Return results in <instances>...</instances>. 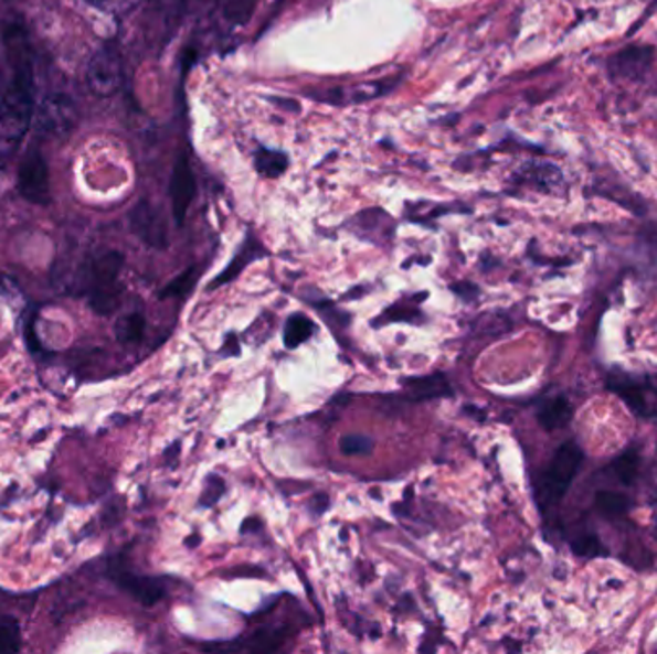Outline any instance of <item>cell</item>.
I'll use <instances>...</instances> for the list:
<instances>
[{"mask_svg": "<svg viewBox=\"0 0 657 654\" xmlns=\"http://www.w3.org/2000/svg\"><path fill=\"white\" fill-rule=\"evenodd\" d=\"M651 56L650 46H628L610 60V69L615 77H638L650 67Z\"/></svg>", "mask_w": 657, "mask_h": 654, "instance_id": "8fae6325", "label": "cell"}, {"mask_svg": "<svg viewBox=\"0 0 657 654\" xmlns=\"http://www.w3.org/2000/svg\"><path fill=\"white\" fill-rule=\"evenodd\" d=\"M197 282H199V269L189 267L187 271L181 272L179 277L166 285V288L160 292V298L162 300H166V298H186V296L191 294L192 288L197 287Z\"/></svg>", "mask_w": 657, "mask_h": 654, "instance_id": "e0dca14e", "label": "cell"}, {"mask_svg": "<svg viewBox=\"0 0 657 654\" xmlns=\"http://www.w3.org/2000/svg\"><path fill=\"white\" fill-rule=\"evenodd\" d=\"M254 165L259 175L267 179H277L282 176L288 168V156L279 150H269V148H259L254 154Z\"/></svg>", "mask_w": 657, "mask_h": 654, "instance_id": "9a60e30c", "label": "cell"}, {"mask_svg": "<svg viewBox=\"0 0 657 654\" xmlns=\"http://www.w3.org/2000/svg\"><path fill=\"white\" fill-rule=\"evenodd\" d=\"M131 228L142 243L152 246L156 250H163L168 246V227L162 214L150 202L141 200L131 212Z\"/></svg>", "mask_w": 657, "mask_h": 654, "instance_id": "9c48e42d", "label": "cell"}, {"mask_svg": "<svg viewBox=\"0 0 657 654\" xmlns=\"http://www.w3.org/2000/svg\"><path fill=\"white\" fill-rule=\"evenodd\" d=\"M596 507L607 516L625 515L630 507V500L623 493L598 492L596 493Z\"/></svg>", "mask_w": 657, "mask_h": 654, "instance_id": "44dd1931", "label": "cell"}, {"mask_svg": "<svg viewBox=\"0 0 657 654\" xmlns=\"http://www.w3.org/2000/svg\"><path fill=\"white\" fill-rule=\"evenodd\" d=\"M256 2L258 0H227V4H225V18L231 23L243 25V23L251 20L252 12L256 8Z\"/></svg>", "mask_w": 657, "mask_h": 654, "instance_id": "603a6c76", "label": "cell"}, {"mask_svg": "<svg viewBox=\"0 0 657 654\" xmlns=\"http://www.w3.org/2000/svg\"><path fill=\"white\" fill-rule=\"evenodd\" d=\"M110 578L118 583V588L127 591L129 596L137 599L145 607L160 603L166 597V586H163L162 580L152 578V576H139V573L121 567L119 562H112Z\"/></svg>", "mask_w": 657, "mask_h": 654, "instance_id": "ba28073f", "label": "cell"}, {"mask_svg": "<svg viewBox=\"0 0 657 654\" xmlns=\"http://www.w3.org/2000/svg\"><path fill=\"white\" fill-rule=\"evenodd\" d=\"M87 83L96 96H112L121 85V58L116 46H103L91 58Z\"/></svg>", "mask_w": 657, "mask_h": 654, "instance_id": "5b68a950", "label": "cell"}, {"mask_svg": "<svg viewBox=\"0 0 657 654\" xmlns=\"http://www.w3.org/2000/svg\"><path fill=\"white\" fill-rule=\"evenodd\" d=\"M452 290H454L456 294L462 296V298H473V296H477V288L473 287V285H454Z\"/></svg>", "mask_w": 657, "mask_h": 654, "instance_id": "4316f807", "label": "cell"}, {"mask_svg": "<svg viewBox=\"0 0 657 654\" xmlns=\"http://www.w3.org/2000/svg\"><path fill=\"white\" fill-rule=\"evenodd\" d=\"M612 390L640 417H657V390L654 386L636 380H615Z\"/></svg>", "mask_w": 657, "mask_h": 654, "instance_id": "30bf717a", "label": "cell"}, {"mask_svg": "<svg viewBox=\"0 0 657 654\" xmlns=\"http://www.w3.org/2000/svg\"><path fill=\"white\" fill-rule=\"evenodd\" d=\"M18 192L28 202L38 204V206H46L51 202L49 165H46L45 156L41 154V150L38 148H30L20 162Z\"/></svg>", "mask_w": 657, "mask_h": 654, "instance_id": "277c9868", "label": "cell"}, {"mask_svg": "<svg viewBox=\"0 0 657 654\" xmlns=\"http://www.w3.org/2000/svg\"><path fill=\"white\" fill-rule=\"evenodd\" d=\"M254 250H256V248H254V243L244 244L243 248H241V251L236 254L235 259L231 261L230 267H227V269H225V271H223L222 275H220V277H218V279H215L212 285H210V288L214 290V288L222 287V285H225V282H230V280L239 277L244 267H246V264H251L252 259L256 258V251Z\"/></svg>", "mask_w": 657, "mask_h": 654, "instance_id": "ac0fdd59", "label": "cell"}, {"mask_svg": "<svg viewBox=\"0 0 657 654\" xmlns=\"http://www.w3.org/2000/svg\"><path fill=\"white\" fill-rule=\"evenodd\" d=\"M22 648V632L18 620L0 617V653H18Z\"/></svg>", "mask_w": 657, "mask_h": 654, "instance_id": "d6986e66", "label": "cell"}, {"mask_svg": "<svg viewBox=\"0 0 657 654\" xmlns=\"http://www.w3.org/2000/svg\"><path fill=\"white\" fill-rule=\"evenodd\" d=\"M399 79L396 77H386L379 82H363L350 87L327 88V90H316L311 93L310 98H316L318 103L331 104V106H350V104H362L379 96L391 93L396 87Z\"/></svg>", "mask_w": 657, "mask_h": 654, "instance_id": "8992f818", "label": "cell"}, {"mask_svg": "<svg viewBox=\"0 0 657 654\" xmlns=\"http://www.w3.org/2000/svg\"><path fill=\"white\" fill-rule=\"evenodd\" d=\"M223 492H225V484H223V480L220 476H208L206 480V487H204V493H202V497H200V503L202 505H206V507H212L215 505V501L222 497Z\"/></svg>", "mask_w": 657, "mask_h": 654, "instance_id": "cb8c5ba5", "label": "cell"}, {"mask_svg": "<svg viewBox=\"0 0 657 654\" xmlns=\"http://www.w3.org/2000/svg\"><path fill=\"white\" fill-rule=\"evenodd\" d=\"M600 547H602V545H600V542L596 539V537L584 536L581 537L579 542L573 544V551H575L576 555H581V557H596V555L602 553Z\"/></svg>", "mask_w": 657, "mask_h": 654, "instance_id": "d4e9b609", "label": "cell"}, {"mask_svg": "<svg viewBox=\"0 0 657 654\" xmlns=\"http://www.w3.org/2000/svg\"><path fill=\"white\" fill-rule=\"evenodd\" d=\"M339 448L342 455H370L371 451L375 449V441L368 438V436L348 435L340 438Z\"/></svg>", "mask_w": 657, "mask_h": 654, "instance_id": "7402d4cb", "label": "cell"}, {"mask_svg": "<svg viewBox=\"0 0 657 654\" xmlns=\"http://www.w3.org/2000/svg\"><path fill=\"white\" fill-rule=\"evenodd\" d=\"M571 417H573V407L562 396L548 399L547 404L542 405L539 411L540 427L544 428V430L563 428L571 420Z\"/></svg>", "mask_w": 657, "mask_h": 654, "instance_id": "4fadbf2b", "label": "cell"}, {"mask_svg": "<svg viewBox=\"0 0 657 654\" xmlns=\"http://www.w3.org/2000/svg\"><path fill=\"white\" fill-rule=\"evenodd\" d=\"M145 326H147V319L142 313H139V311L127 313L116 324V336L124 346H131V344L141 342Z\"/></svg>", "mask_w": 657, "mask_h": 654, "instance_id": "2e32d148", "label": "cell"}, {"mask_svg": "<svg viewBox=\"0 0 657 654\" xmlns=\"http://www.w3.org/2000/svg\"><path fill=\"white\" fill-rule=\"evenodd\" d=\"M225 350H223V355H239V340H236L235 334H230L227 339H225Z\"/></svg>", "mask_w": 657, "mask_h": 654, "instance_id": "484cf974", "label": "cell"}, {"mask_svg": "<svg viewBox=\"0 0 657 654\" xmlns=\"http://www.w3.org/2000/svg\"><path fill=\"white\" fill-rule=\"evenodd\" d=\"M314 331H316V324H314L310 317H306L304 313H293L285 323V334H283L285 346L288 350H295V347L304 344L306 340H310Z\"/></svg>", "mask_w": 657, "mask_h": 654, "instance_id": "5bb4252c", "label": "cell"}, {"mask_svg": "<svg viewBox=\"0 0 657 654\" xmlns=\"http://www.w3.org/2000/svg\"><path fill=\"white\" fill-rule=\"evenodd\" d=\"M8 83L0 98V162L18 152L30 129L33 114V60L28 31L20 23H8L4 30Z\"/></svg>", "mask_w": 657, "mask_h": 654, "instance_id": "6da1fadb", "label": "cell"}, {"mask_svg": "<svg viewBox=\"0 0 657 654\" xmlns=\"http://www.w3.org/2000/svg\"><path fill=\"white\" fill-rule=\"evenodd\" d=\"M402 384L406 388L407 397H412L415 401L452 396L451 384L446 383L443 375L415 376V378H407Z\"/></svg>", "mask_w": 657, "mask_h": 654, "instance_id": "7c38bea8", "label": "cell"}, {"mask_svg": "<svg viewBox=\"0 0 657 654\" xmlns=\"http://www.w3.org/2000/svg\"><path fill=\"white\" fill-rule=\"evenodd\" d=\"M194 196H197V179H194L191 160L189 156L181 154L173 165L170 179L171 212L179 227L186 223Z\"/></svg>", "mask_w": 657, "mask_h": 654, "instance_id": "52a82bcc", "label": "cell"}, {"mask_svg": "<svg viewBox=\"0 0 657 654\" xmlns=\"http://www.w3.org/2000/svg\"><path fill=\"white\" fill-rule=\"evenodd\" d=\"M124 267V254L112 250L91 259L83 269V287L89 292L91 308L98 315H112L119 308L124 288L119 272Z\"/></svg>", "mask_w": 657, "mask_h": 654, "instance_id": "7a4b0ae2", "label": "cell"}, {"mask_svg": "<svg viewBox=\"0 0 657 654\" xmlns=\"http://www.w3.org/2000/svg\"><path fill=\"white\" fill-rule=\"evenodd\" d=\"M638 467H640V457L635 449H628L623 455L615 459L613 463V472L615 476L623 482V484L630 485L635 482L636 474H638Z\"/></svg>", "mask_w": 657, "mask_h": 654, "instance_id": "ffe728a7", "label": "cell"}, {"mask_svg": "<svg viewBox=\"0 0 657 654\" xmlns=\"http://www.w3.org/2000/svg\"><path fill=\"white\" fill-rule=\"evenodd\" d=\"M583 449L571 441L555 451L540 480L539 500L544 507L555 505L568 493L569 485L575 480L579 467L583 463Z\"/></svg>", "mask_w": 657, "mask_h": 654, "instance_id": "3957f363", "label": "cell"}]
</instances>
